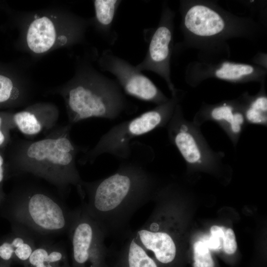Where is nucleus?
Returning <instances> with one entry per match:
<instances>
[{
    "mask_svg": "<svg viewBox=\"0 0 267 267\" xmlns=\"http://www.w3.org/2000/svg\"><path fill=\"white\" fill-rule=\"evenodd\" d=\"M247 123L266 126L267 124V97L264 85L255 95L247 93L239 97Z\"/></svg>",
    "mask_w": 267,
    "mask_h": 267,
    "instance_id": "18",
    "label": "nucleus"
},
{
    "mask_svg": "<svg viewBox=\"0 0 267 267\" xmlns=\"http://www.w3.org/2000/svg\"><path fill=\"white\" fill-rule=\"evenodd\" d=\"M23 267H71L64 246L49 239L41 240Z\"/></svg>",
    "mask_w": 267,
    "mask_h": 267,
    "instance_id": "16",
    "label": "nucleus"
},
{
    "mask_svg": "<svg viewBox=\"0 0 267 267\" xmlns=\"http://www.w3.org/2000/svg\"><path fill=\"white\" fill-rule=\"evenodd\" d=\"M101 70L116 77L126 94L141 100L158 105L167 102V97L147 76L128 61L110 49L104 50L98 59Z\"/></svg>",
    "mask_w": 267,
    "mask_h": 267,
    "instance_id": "10",
    "label": "nucleus"
},
{
    "mask_svg": "<svg viewBox=\"0 0 267 267\" xmlns=\"http://www.w3.org/2000/svg\"><path fill=\"white\" fill-rule=\"evenodd\" d=\"M19 95V90L13 77L0 68V107L10 105Z\"/></svg>",
    "mask_w": 267,
    "mask_h": 267,
    "instance_id": "20",
    "label": "nucleus"
},
{
    "mask_svg": "<svg viewBox=\"0 0 267 267\" xmlns=\"http://www.w3.org/2000/svg\"><path fill=\"white\" fill-rule=\"evenodd\" d=\"M266 69L259 65L229 61L211 63L200 62L190 64L186 72V81L191 86L197 85L208 78L229 82L242 83L265 81Z\"/></svg>",
    "mask_w": 267,
    "mask_h": 267,
    "instance_id": "11",
    "label": "nucleus"
},
{
    "mask_svg": "<svg viewBox=\"0 0 267 267\" xmlns=\"http://www.w3.org/2000/svg\"><path fill=\"white\" fill-rule=\"evenodd\" d=\"M222 247L224 252L228 255H232L237 249V243L233 230L230 228H226L223 240Z\"/></svg>",
    "mask_w": 267,
    "mask_h": 267,
    "instance_id": "23",
    "label": "nucleus"
},
{
    "mask_svg": "<svg viewBox=\"0 0 267 267\" xmlns=\"http://www.w3.org/2000/svg\"><path fill=\"white\" fill-rule=\"evenodd\" d=\"M194 267H214L215 263L208 248L201 241L193 245Z\"/></svg>",
    "mask_w": 267,
    "mask_h": 267,
    "instance_id": "21",
    "label": "nucleus"
},
{
    "mask_svg": "<svg viewBox=\"0 0 267 267\" xmlns=\"http://www.w3.org/2000/svg\"><path fill=\"white\" fill-rule=\"evenodd\" d=\"M57 38L66 39L72 42H79L71 37L58 36L55 23L48 17L40 16L30 24L26 35V42L30 49L35 53H43L51 49Z\"/></svg>",
    "mask_w": 267,
    "mask_h": 267,
    "instance_id": "14",
    "label": "nucleus"
},
{
    "mask_svg": "<svg viewBox=\"0 0 267 267\" xmlns=\"http://www.w3.org/2000/svg\"><path fill=\"white\" fill-rule=\"evenodd\" d=\"M226 227L213 225L210 228L211 236L201 241L209 249L218 251L222 247Z\"/></svg>",
    "mask_w": 267,
    "mask_h": 267,
    "instance_id": "22",
    "label": "nucleus"
},
{
    "mask_svg": "<svg viewBox=\"0 0 267 267\" xmlns=\"http://www.w3.org/2000/svg\"><path fill=\"white\" fill-rule=\"evenodd\" d=\"M36 244V239L33 235L15 226L12 235L0 244V258L4 261H14L23 266Z\"/></svg>",
    "mask_w": 267,
    "mask_h": 267,
    "instance_id": "15",
    "label": "nucleus"
},
{
    "mask_svg": "<svg viewBox=\"0 0 267 267\" xmlns=\"http://www.w3.org/2000/svg\"><path fill=\"white\" fill-rule=\"evenodd\" d=\"M131 156L112 174L100 179L83 181L81 198L88 213L106 237L118 238L130 230L134 213L153 198L155 180L146 168V159Z\"/></svg>",
    "mask_w": 267,
    "mask_h": 267,
    "instance_id": "1",
    "label": "nucleus"
},
{
    "mask_svg": "<svg viewBox=\"0 0 267 267\" xmlns=\"http://www.w3.org/2000/svg\"><path fill=\"white\" fill-rule=\"evenodd\" d=\"M4 177V160L3 157L0 153V189ZM1 189H0V197L1 196Z\"/></svg>",
    "mask_w": 267,
    "mask_h": 267,
    "instance_id": "25",
    "label": "nucleus"
},
{
    "mask_svg": "<svg viewBox=\"0 0 267 267\" xmlns=\"http://www.w3.org/2000/svg\"><path fill=\"white\" fill-rule=\"evenodd\" d=\"M116 239L120 246L114 254V260L108 263V267H159L158 264L144 248L137 241L134 232L129 230Z\"/></svg>",
    "mask_w": 267,
    "mask_h": 267,
    "instance_id": "13",
    "label": "nucleus"
},
{
    "mask_svg": "<svg viewBox=\"0 0 267 267\" xmlns=\"http://www.w3.org/2000/svg\"><path fill=\"white\" fill-rule=\"evenodd\" d=\"M69 126L62 133L24 143L15 157V164L21 173L40 177L64 190L75 186L82 195V180L76 165L78 147L71 140Z\"/></svg>",
    "mask_w": 267,
    "mask_h": 267,
    "instance_id": "2",
    "label": "nucleus"
},
{
    "mask_svg": "<svg viewBox=\"0 0 267 267\" xmlns=\"http://www.w3.org/2000/svg\"><path fill=\"white\" fill-rule=\"evenodd\" d=\"M175 15L168 4L164 2L157 27L144 31V37L148 44L147 50L142 61L135 66L141 72L151 71L162 78L167 84L172 96L179 90L175 88L171 76Z\"/></svg>",
    "mask_w": 267,
    "mask_h": 267,
    "instance_id": "9",
    "label": "nucleus"
},
{
    "mask_svg": "<svg viewBox=\"0 0 267 267\" xmlns=\"http://www.w3.org/2000/svg\"><path fill=\"white\" fill-rule=\"evenodd\" d=\"M180 3V27L187 45L209 47L230 38L250 37L258 29L255 22L237 17L212 2Z\"/></svg>",
    "mask_w": 267,
    "mask_h": 267,
    "instance_id": "4",
    "label": "nucleus"
},
{
    "mask_svg": "<svg viewBox=\"0 0 267 267\" xmlns=\"http://www.w3.org/2000/svg\"><path fill=\"white\" fill-rule=\"evenodd\" d=\"M170 141L190 168H210L224 165V154L211 148L200 126L185 118L181 105H177L166 126Z\"/></svg>",
    "mask_w": 267,
    "mask_h": 267,
    "instance_id": "7",
    "label": "nucleus"
},
{
    "mask_svg": "<svg viewBox=\"0 0 267 267\" xmlns=\"http://www.w3.org/2000/svg\"><path fill=\"white\" fill-rule=\"evenodd\" d=\"M15 226L37 240L67 233L74 214L61 200L44 190L28 188L17 194L12 209Z\"/></svg>",
    "mask_w": 267,
    "mask_h": 267,
    "instance_id": "5",
    "label": "nucleus"
},
{
    "mask_svg": "<svg viewBox=\"0 0 267 267\" xmlns=\"http://www.w3.org/2000/svg\"><path fill=\"white\" fill-rule=\"evenodd\" d=\"M40 114L32 110H26L16 112L10 118L12 125L27 135L40 133L45 126V121Z\"/></svg>",
    "mask_w": 267,
    "mask_h": 267,
    "instance_id": "19",
    "label": "nucleus"
},
{
    "mask_svg": "<svg viewBox=\"0 0 267 267\" xmlns=\"http://www.w3.org/2000/svg\"><path fill=\"white\" fill-rule=\"evenodd\" d=\"M183 95V91L179 89L167 102L113 126L102 135L93 148L86 152L81 161L93 163L104 154L122 161L128 159L132 152L131 141L155 129L165 128Z\"/></svg>",
    "mask_w": 267,
    "mask_h": 267,
    "instance_id": "6",
    "label": "nucleus"
},
{
    "mask_svg": "<svg viewBox=\"0 0 267 267\" xmlns=\"http://www.w3.org/2000/svg\"><path fill=\"white\" fill-rule=\"evenodd\" d=\"M217 123L236 145L247 123L239 97L219 103L205 104L196 114L193 122L200 126L207 121Z\"/></svg>",
    "mask_w": 267,
    "mask_h": 267,
    "instance_id": "12",
    "label": "nucleus"
},
{
    "mask_svg": "<svg viewBox=\"0 0 267 267\" xmlns=\"http://www.w3.org/2000/svg\"><path fill=\"white\" fill-rule=\"evenodd\" d=\"M64 96L72 124L92 118L114 120L134 110L116 80L90 67L77 73Z\"/></svg>",
    "mask_w": 267,
    "mask_h": 267,
    "instance_id": "3",
    "label": "nucleus"
},
{
    "mask_svg": "<svg viewBox=\"0 0 267 267\" xmlns=\"http://www.w3.org/2000/svg\"><path fill=\"white\" fill-rule=\"evenodd\" d=\"M67 233L71 245V267H108L105 234L83 205L74 209Z\"/></svg>",
    "mask_w": 267,
    "mask_h": 267,
    "instance_id": "8",
    "label": "nucleus"
},
{
    "mask_svg": "<svg viewBox=\"0 0 267 267\" xmlns=\"http://www.w3.org/2000/svg\"><path fill=\"white\" fill-rule=\"evenodd\" d=\"M0 267H6V266H1Z\"/></svg>",
    "mask_w": 267,
    "mask_h": 267,
    "instance_id": "26",
    "label": "nucleus"
},
{
    "mask_svg": "<svg viewBox=\"0 0 267 267\" xmlns=\"http://www.w3.org/2000/svg\"><path fill=\"white\" fill-rule=\"evenodd\" d=\"M120 0H95L93 1L95 15L94 24L96 31L110 45H113L118 34L113 29L115 15Z\"/></svg>",
    "mask_w": 267,
    "mask_h": 267,
    "instance_id": "17",
    "label": "nucleus"
},
{
    "mask_svg": "<svg viewBox=\"0 0 267 267\" xmlns=\"http://www.w3.org/2000/svg\"><path fill=\"white\" fill-rule=\"evenodd\" d=\"M5 114L0 113V148L5 145L7 139V133L5 130Z\"/></svg>",
    "mask_w": 267,
    "mask_h": 267,
    "instance_id": "24",
    "label": "nucleus"
}]
</instances>
